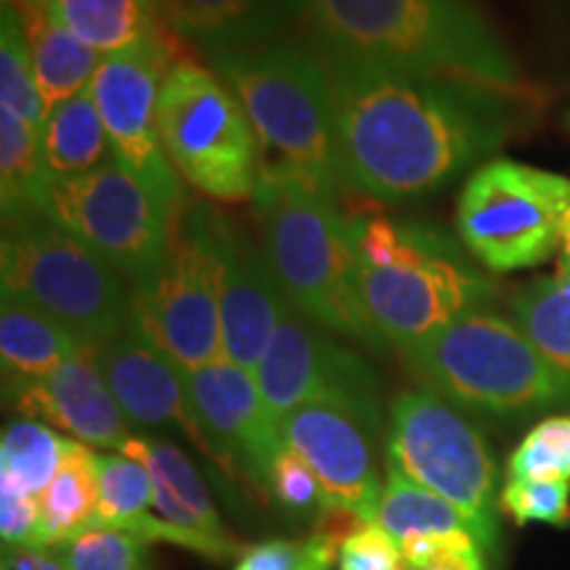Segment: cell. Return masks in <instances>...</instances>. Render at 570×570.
I'll return each mask as SVG.
<instances>
[{
  "instance_id": "3",
  "label": "cell",
  "mask_w": 570,
  "mask_h": 570,
  "mask_svg": "<svg viewBox=\"0 0 570 570\" xmlns=\"http://www.w3.org/2000/svg\"><path fill=\"white\" fill-rule=\"evenodd\" d=\"M254 214L262 248L291 309L336 336L386 348L356 288V219L298 177L265 164L254 190Z\"/></svg>"
},
{
  "instance_id": "37",
  "label": "cell",
  "mask_w": 570,
  "mask_h": 570,
  "mask_svg": "<svg viewBox=\"0 0 570 570\" xmlns=\"http://www.w3.org/2000/svg\"><path fill=\"white\" fill-rule=\"evenodd\" d=\"M338 558L315 537L273 539L246 547L233 570H331Z\"/></svg>"
},
{
  "instance_id": "45",
  "label": "cell",
  "mask_w": 570,
  "mask_h": 570,
  "mask_svg": "<svg viewBox=\"0 0 570 570\" xmlns=\"http://www.w3.org/2000/svg\"><path fill=\"white\" fill-rule=\"evenodd\" d=\"M568 125H570V114H568Z\"/></svg>"
},
{
  "instance_id": "41",
  "label": "cell",
  "mask_w": 570,
  "mask_h": 570,
  "mask_svg": "<svg viewBox=\"0 0 570 570\" xmlns=\"http://www.w3.org/2000/svg\"><path fill=\"white\" fill-rule=\"evenodd\" d=\"M48 550L38 544L3 547V568L0 570H42Z\"/></svg>"
},
{
  "instance_id": "36",
  "label": "cell",
  "mask_w": 570,
  "mask_h": 570,
  "mask_svg": "<svg viewBox=\"0 0 570 570\" xmlns=\"http://www.w3.org/2000/svg\"><path fill=\"white\" fill-rule=\"evenodd\" d=\"M499 508L515 525L550 523L554 529L570 525V483L508 481L499 491Z\"/></svg>"
},
{
  "instance_id": "23",
  "label": "cell",
  "mask_w": 570,
  "mask_h": 570,
  "mask_svg": "<svg viewBox=\"0 0 570 570\" xmlns=\"http://www.w3.org/2000/svg\"><path fill=\"white\" fill-rule=\"evenodd\" d=\"M71 333L35 306L3 298L0 312V360H3V394L24 383L42 381L63 362L85 352Z\"/></svg>"
},
{
  "instance_id": "33",
  "label": "cell",
  "mask_w": 570,
  "mask_h": 570,
  "mask_svg": "<svg viewBox=\"0 0 570 570\" xmlns=\"http://www.w3.org/2000/svg\"><path fill=\"white\" fill-rule=\"evenodd\" d=\"M51 552L69 570H151L148 541L111 525H90Z\"/></svg>"
},
{
  "instance_id": "44",
  "label": "cell",
  "mask_w": 570,
  "mask_h": 570,
  "mask_svg": "<svg viewBox=\"0 0 570 570\" xmlns=\"http://www.w3.org/2000/svg\"><path fill=\"white\" fill-rule=\"evenodd\" d=\"M159 3H161V13H164V6H167V0H159Z\"/></svg>"
},
{
  "instance_id": "11",
  "label": "cell",
  "mask_w": 570,
  "mask_h": 570,
  "mask_svg": "<svg viewBox=\"0 0 570 570\" xmlns=\"http://www.w3.org/2000/svg\"><path fill=\"white\" fill-rule=\"evenodd\" d=\"M570 209V177L531 164L491 159L468 177L458 233L491 273L537 267L558 252Z\"/></svg>"
},
{
  "instance_id": "24",
  "label": "cell",
  "mask_w": 570,
  "mask_h": 570,
  "mask_svg": "<svg viewBox=\"0 0 570 570\" xmlns=\"http://www.w3.org/2000/svg\"><path fill=\"white\" fill-rule=\"evenodd\" d=\"M98 454L82 441L67 439L59 473L40 494V529L35 544L53 550L90 529L98 515Z\"/></svg>"
},
{
  "instance_id": "16",
  "label": "cell",
  "mask_w": 570,
  "mask_h": 570,
  "mask_svg": "<svg viewBox=\"0 0 570 570\" xmlns=\"http://www.w3.org/2000/svg\"><path fill=\"white\" fill-rule=\"evenodd\" d=\"M206 230L217 265L225 362L254 373L288 309L265 248L230 214L206 209Z\"/></svg>"
},
{
  "instance_id": "8",
  "label": "cell",
  "mask_w": 570,
  "mask_h": 570,
  "mask_svg": "<svg viewBox=\"0 0 570 570\" xmlns=\"http://www.w3.org/2000/svg\"><path fill=\"white\" fill-rule=\"evenodd\" d=\"M386 462L410 481L454 504L487 554L499 550V468L489 441L431 389L402 391L391 402Z\"/></svg>"
},
{
  "instance_id": "1",
  "label": "cell",
  "mask_w": 570,
  "mask_h": 570,
  "mask_svg": "<svg viewBox=\"0 0 570 570\" xmlns=\"http://www.w3.org/2000/svg\"><path fill=\"white\" fill-rule=\"evenodd\" d=\"M338 151L352 190L375 202L436 194L497 151L518 98L475 82L325 59Z\"/></svg>"
},
{
  "instance_id": "17",
  "label": "cell",
  "mask_w": 570,
  "mask_h": 570,
  "mask_svg": "<svg viewBox=\"0 0 570 570\" xmlns=\"http://www.w3.org/2000/svg\"><path fill=\"white\" fill-rule=\"evenodd\" d=\"M281 436L309 462L327 502L352 508L365 523H377L383 481L370 452L365 428L325 404H304L281 417Z\"/></svg>"
},
{
  "instance_id": "14",
  "label": "cell",
  "mask_w": 570,
  "mask_h": 570,
  "mask_svg": "<svg viewBox=\"0 0 570 570\" xmlns=\"http://www.w3.org/2000/svg\"><path fill=\"white\" fill-rule=\"evenodd\" d=\"M177 61L173 27H164L140 46L104 56L90 90L109 132L114 156L125 164L173 217L183 212L180 175L164 156L159 140V96L164 77Z\"/></svg>"
},
{
  "instance_id": "38",
  "label": "cell",
  "mask_w": 570,
  "mask_h": 570,
  "mask_svg": "<svg viewBox=\"0 0 570 570\" xmlns=\"http://www.w3.org/2000/svg\"><path fill=\"white\" fill-rule=\"evenodd\" d=\"M338 570H404L399 541L381 523H367L341 547Z\"/></svg>"
},
{
  "instance_id": "29",
  "label": "cell",
  "mask_w": 570,
  "mask_h": 570,
  "mask_svg": "<svg viewBox=\"0 0 570 570\" xmlns=\"http://www.w3.org/2000/svg\"><path fill=\"white\" fill-rule=\"evenodd\" d=\"M377 523L394 537L399 544L415 533H452V531H470L473 525L468 518L441 499L433 491L410 481L402 470L386 462V479H383V499ZM475 537V533H473Z\"/></svg>"
},
{
  "instance_id": "30",
  "label": "cell",
  "mask_w": 570,
  "mask_h": 570,
  "mask_svg": "<svg viewBox=\"0 0 570 570\" xmlns=\"http://www.w3.org/2000/svg\"><path fill=\"white\" fill-rule=\"evenodd\" d=\"M63 444L53 428L38 420H13L0 439V483H11L27 494L40 497L63 460Z\"/></svg>"
},
{
  "instance_id": "9",
  "label": "cell",
  "mask_w": 570,
  "mask_h": 570,
  "mask_svg": "<svg viewBox=\"0 0 570 570\" xmlns=\"http://www.w3.org/2000/svg\"><path fill=\"white\" fill-rule=\"evenodd\" d=\"M159 140L173 169L217 202L254 198L259 140L235 92L209 69L180 61L164 77Z\"/></svg>"
},
{
  "instance_id": "43",
  "label": "cell",
  "mask_w": 570,
  "mask_h": 570,
  "mask_svg": "<svg viewBox=\"0 0 570 570\" xmlns=\"http://www.w3.org/2000/svg\"><path fill=\"white\" fill-rule=\"evenodd\" d=\"M42 570H69L67 566H63V562L56 558V554L48 550V554H46V562H42Z\"/></svg>"
},
{
  "instance_id": "39",
  "label": "cell",
  "mask_w": 570,
  "mask_h": 570,
  "mask_svg": "<svg viewBox=\"0 0 570 570\" xmlns=\"http://www.w3.org/2000/svg\"><path fill=\"white\" fill-rule=\"evenodd\" d=\"M40 529V497L0 483V539L3 547L35 544Z\"/></svg>"
},
{
  "instance_id": "32",
  "label": "cell",
  "mask_w": 570,
  "mask_h": 570,
  "mask_svg": "<svg viewBox=\"0 0 570 570\" xmlns=\"http://www.w3.org/2000/svg\"><path fill=\"white\" fill-rule=\"evenodd\" d=\"M98 515L92 525L122 529L130 520L146 515L154 508V481L142 462L127 454H98Z\"/></svg>"
},
{
  "instance_id": "34",
  "label": "cell",
  "mask_w": 570,
  "mask_h": 570,
  "mask_svg": "<svg viewBox=\"0 0 570 570\" xmlns=\"http://www.w3.org/2000/svg\"><path fill=\"white\" fill-rule=\"evenodd\" d=\"M508 481L570 483V417H547L508 460Z\"/></svg>"
},
{
  "instance_id": "20",
  "label": "cell",
  "mask_w": 570,
  "mask_h": 570,
  "mask_svg": "<svg viewBox=\"0 0 570 570\" xmlns=\"http://www.w3.org/2000/svg\"><path fill=\"white\" fill-rule=\"evenodd\" d=\"M164 19L209 59L281 40L302 19V0H167Z\"/></svg>"
},
{
  "instance_id": "35",
  "label": "cell",
  "mask_w": 570,
  "mask_h": 570,
  "mask_svg": "<svg viewBox=\"0 0 570 570\" xmlns=\"http://www.w3.org/2000/svg\"><path fill=\"white\" fill-rule=\"evenodd\" d=\"M269 502L294 520H315L325 504L315 470L288 444L281 446L269 470Z\"/></svg>"
},
{
  "instance_id": "26",
  "label": "cell",
  "mask_w": 570,
  "mask_h": 570,
  "mask_svg": "<svg viewBox=\"0 0 570 570\" xmlns=\"http://www.w3.org/2000/svg\"><path fill=\"white\" fill-rule=\"evenodd\" d=\"M56 17L98 53H119L164 30L159 0H51Z\"/></svg>"
},
{
  "instance_id": "18",
  "label": "cell",
  "mask_w": 570,
  "mask_h": 570,
  "mask_svg": "<svg viewBox=\"0 0 570 570\" xmlns=\"http://www.w3.org/2000/svg\"><path fill=\"white\" fill-rule=\"evenodd\" d=\"M92 356L127 423L177 428L206 454V441L190 412L183 373L142 336L132 320L119 336L92 348Z\"/></svg>"
},
{
  "instance_id": "7",
  "label": "cell",
  "mask_w": 570,
  "mask_h": 570,
  "mask_svg": "<svg viewBox=\"0 0 570 570\" xmlns=\"http://www.w3.org/2000/svg\"><path fill=\"white\" fill-rule=\"evenodd\" d=\"M0 283L3 298L35 306L88 348L132 320L130 283L42 212L3 219Z\"/></svg>"
},
{
  "instance_id": "6",
  "label": "cell",
  "mask_w": 570,
  "mask_h": 570,
  "mask_svg": "<svg viewBox=\"0 0 570 570\" xmlns=\"http://www.w3.org/2000/svg\"><path fill=\"white\" fill-rule=\"evenodd\" d=\"M425 389L454 407L529 417L570 402V375L554 367L510 320L470 312L399 352Z\"/></svg>"
},
{
  "instance_id": "42",
  "label": "cell",
  "mask_w": 570,
  "mask_h": 570,
  "mask_svg": "<svg viewBox=\"0 0 570 570\" xmlns=\"http://www.w3.org/2000/svg\"><path fill=\"white\" fill-rule=\"evenodd\" d=\"M404 570H487V562H483V552H446L431 566Z\"/></svg>"
},
{
  "instance_id": "22",
  "label": "cell",
  "mask_w": 570,
  "mask_h": 570,
  "mask_svg": "<svg viewBox=\"0 0 570 570\" xmlns=\"http://www.w3.org/2000/svg\"><path fill=\"white\" fill-rule=\"evenodd\" d=\"M122 454L142 462L154 481V508L161 520L209 539H233L217 515L194 462L167 439L130 436Z\"/></svg>"
},
{
  "instance_id": "5",
  "label": "cell",
  "mask_w": 570,
  "mask_h": 570,
  "mask_svg": "<svg viewBox=\"0 0 570 570\" xmlns=\"http://www.w3.org/2000/svg\"><path fill=\"white\" fill-rule=\"evenodd\" d=\"M356 288L375 331L396 352L481 309L497 285L470 267L446 233L420 223L356 219Z\"/></svg>"
},
{
  "instance_id": "12",
  "label": "cell",
  "mask_w": 570,
  "mask_h": 570,
  "mask_svg": "<svg viewBox=\"0 0 570 570\" xmlns=\"http://www.w3.org/2000/svg\"><path fill=\"white\" fill-rule=\"evenodd\" d=\"M206 204L190 202L175 223L161 273L135 294L132 323L180 373L225 362L217 265L206 230Z\"/></svg>"
},
{
  "instance_id": "21",
  "label": "cell",
  "mask_w": 570,
  "mask_h": 570,
  "mask_svg": "<svg viewBox=\"0 0 570 570\" xmlns=\"http://www.w3.org/2000/svg\"><path fill=\"white\" fill-rule=\"evenodd\" d=\"M9 9L17 11L24 24L35 80L48 109L88 90L104 56L56 17L51 0H24Z\"/></svg>"
},
{
  "instance_id": "4",
  "label": "cell",
  "mask_w": 570,
  "mask_h": 570,
  "mask_svg": "<svg viewBox=\"0 0 570 570\" xmlns=\"http://www.w3.org/2000/svg\"><path fill=\"white\" fill-rule=\"evenodd\" d=\"M212 71L244 106L265 167L281 169L327 202L348 188L325 61L294 40H273L209 56Z\"/></svg>"
},
{
  "instance_id": "40",
  "label": "cell",
  "mask_w": 570,
  "mask_h": 570,
  "mask_svg": "<svg viewBox=\"0 0 570 570\" xmlns=\"http://www.w3.org/2000/svg\"><path fill=\"white\" fill-rule=\"evenodd\" d=\"M365 520L352 508H346V504H338V502H327L323 504V510L317 512V518L312 520V533L309 537H315L320 544L327 547L333 554H341V547L346 544L348 539L354 537L356 531L365 529Z\"/></svg>"
},
{
  "instance_id": "31",
  "label": "cell",
  "mask_w": 570,
  "mask_h": 570,
  "mask_svg": "<svg viewBox=\"0 0 570 570\" xmlns=\"http://www.w3.org/2000/svg\"><path fill=\"white\" fill-rule=\"evenodd\" d=\"M0 104L38 130L46 125L48 106L35 80L30 42L19 13L9 6H3L0 17Z\"/></svg>"
},
{
  "instance_id": "19",
  "label": "cell",
  "mask_w": 570,
  "mask_h": 570,
  "mask_svg": "<svg viewBox=\"0 0 570 570\" xmlns=\"http://www.w3.org/2000/svg\"><path fill=\"white\" fill-rule=\"evenodd\" d=\"M6 402L21 417L59 428L88 446L122 452L130 441V423L106 386L92 348L71 356L42 381L6 391Z\"/></svg>"
},
{
  "instance_id": "13",
  "label": "cell",
  "mask_w": 570,
  "mask_h": 570,
  "mask_svg": "<svg viewBox=\"0 0 570 570\" xmlns=\"http://www.w3.org/2000/svg\"><path fill=\"white\" fill-rule=\"evenodd\" d=\"M254 377L277 423L304 404H325L356 420L367 433H377L383 425L381 377L375 367L331 331L291 309V304Z\"/></svg>"
},
{
  "instance_id": "27",
  "label": "cell",
  "mask_w": 570,
  "mask_h": 570,
  "mask_svg": "<svg viewBox=\"0 0 570 570\" xmlns=\"http://www.w3.org/2000/svg\"><path fill=\"white\" fill-rule=\"evenodd\" d=\"M51 173L42 156V130L17 114L0 111V202L3 219L42 212Z\"/></svg>"
},
{
  "instance_id": "2",
  "label": "cell",
  "mask_w": 570,
  "mask_h": 570,
  "mask_svg": "<svg viewBox=\"0 0 570 570\" xmlns=\"http://www.w3.org/2000/svg\"><path fill=\"white\" fill-rule=\"evenodd\" d=\"M302 19L325 59L525 96L523 77L473 0H302Z\"/></svg>"
},
{
  "instance_id": "10",
  "label": "cell",
  "mask_w": 570,
  "mask_h": 570,
  "mask_svg": "<svg viewBox=\"0 0 570 570\" xmlns=\"http://www.w3.org/2000/svg\"><path fill=\"white\" fill-rule=\"evenodd\" d=\"M42 214L80 238L142 294L161 273L177 217L114 156L77 177H53Z\"/></svg>"
},
{
  "instance_id": "28",
  "label": "cell",
  "mask_w": 570,
  "mask_h": 570,
  "mask_svg": "<svg viewBox=\"0 0 570 570\" xmlns=\"http://www.w3.org/2000/svg\"><path fill=\"white\" fill-rule=\"evenodd\" d=\"M515 325L554 367L570 375V273L539 277L510 302Z\"/></svg>"
},
{
  "instance_id": "15",
  "label": "cell",
  "mask_w": 570,
  "mask_h": 570,
  "mask_svg": "<svg viewBox=\"0 0 570 570\" xmlns=\"http://www.w3.org/2000/svg\"><path fill=\"white\" fill-rule=\"evenodd\" d=\"M183 381L190 412L206 441V458L269 502V470L285 441L254 373L219 362L183 373Z\"/></svg>"
},
{
  "instance_id": "25",
  "label": "cell",
  "mask_w": 570,
  "mask_h": 570,
  "mask_svg": "<svg viewBox=\"0 0 570 570\" xmlns=\"http://www.w3.org/2000/svg\"><path fill=\"white\" fill-rule=\"evenodd\" d=\"M42 156L51 177H77L114 159V148L92 90L48 109L42 125Z\"/></svg>"
}]
</instances>
